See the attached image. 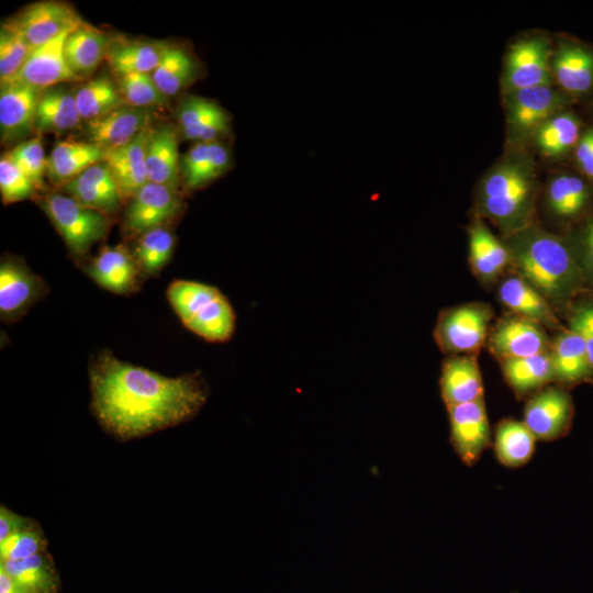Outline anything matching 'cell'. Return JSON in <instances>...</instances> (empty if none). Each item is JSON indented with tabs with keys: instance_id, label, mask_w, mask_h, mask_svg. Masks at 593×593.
Here are the masks:
<instances>
[{
	"instance_id": "41",
	"label": "cell",
	"mask_w": 593,
	"mask_h": 593,
	"mask_svg": "<svg viewBox=\"0 0 593 593\" xmlns=\"http://www.w3.org/2000/svg\"><path fill=\"white\" fill-rule=\"evenodd\" d=\"M118 87L124 104L134 108H163L169 103V98L158 89L150 74L119 76Z\"/></svg>"
},
{
	"instance_id": "50",
	"label": "cell",
	"mask_w": 593,
	"mask_h": 593,
	"mask_svg": "<svg viewBox=\"0 0 593 593\" xmlns=\"http://www.w3.org/2000/svg\"><path fill=\"white\" fill-rule=\"evenodd\" d=\"M0 593H30L0 568Z\"/></svg>"
},
{
	"instance_id": "14",
	"label": "cell",
	"mask_w": 593,
	"mask_h": 593,
	"mask_svg": "<svg viewBox=\"0 0 593 593\" xmlns=\"http://www.w3.org/2000/svg\"><path fill=\"white\" fill-rule=\"evenodd\" d=\"M184 139L200 142L225 141L231 133V118L215 101L187 96L176 112Z\"/></svg>"
},
{
	"instance_id": "5",
	"label": "cell",
	"mask_w": 593,
	"mask_h": 593,
	"mask_svg": "<svg viewBox=\"0 0 593 593\" xmlns=\"http://www.w3.org/2000/svg\"><path fill=\"white\" fill-rule=\"evenodd\" d=\"M41 205L75 256L88 253L110 228L107 214L83 206L67 194L47 193Z\"/></svg>"
},
{
	"instance_id": "10",
	"label": "cell",
	"mask_w": 593,
	"mask_h": 593,
	"mask_svg": "<svg viewBox=\"0 0 593 593\" xmlns=\"http://www.w3.org/2000/svg\"><path fill=\"white\" fill-rule=\"evenodd\" d=\"M488 347L501 361L549 351L551 344L541 325L511 313L493 327Z\"/></svg>"
},
{
	"instance_id": "35",
	"label": "cell",
	"mask_w": 593,
	"mask_h": 593,
	"mask_svg": "<svg viewBox=\"0 0 593 593\" xmlns=\"http://www.w3.org/2000/svg\"><path fill=\"white\" fill-rule=\"evenodd\" d=\"M582 134L580 118L572 111H562L546 121L533 135L541 155L561 158L573 152Z\"/></svg>"
},
{
	"instance_id": "22",
	"label": "cell",
	"mask_w": 593,
	"mask_h": 593,
	"mask_svg": "<svg viewBox=\"0 0 593 593\" xmlns=\"http://www.w3.org/2000/svg\"><path fill=\"white\" fill-rule=\"evenodd\" d=\"M231 148L225 141L195 143L181 158V176L189 190L201 189L232 167Z\"/></svg>"
},
{
	"instance_id": "17",
	"label": "cell",
	"mask_w": 593,
	"mask_h": 593,
	"mask_svg": "<svg viewBox=\"0 0 593 593\" xmlns=\"http://www.w3.org/2000/svg\"><path fill=\"white\" fill-rule=\"evenodd\" d=\"M45 284L22 260L4 258L0 265V314L13 321L44 293Z\"/></svg>"
},
{
	"instance_id": "18",
	"label": "cell",
	"mask_w": 593,
	"mask_h": 593,
	"mask_svg": "<svg viewBox=\"0 0 593 593\" xmlns=\"http://www.w3.org/2000/svg\"><path fill=\"white\" fill-rule=\"evenodd\" d=\"M571 414L570 395L560 388L547 387L528 400L524 411V423L536 439L550 440L567 429Z\"/></svg>"
},
{
	"instance_id": "38",
	"label": "cell",
	"mask_w": 593,
	"mask_h": 593,
	"mask_svg": "<svg viewBox=\"0 0 593 593\" xmlns=\"http://www.w3.org/2000/svg\"><path fill=\"white\" fill-rule=\"evenodd\" d=\"M0 568L30 593L57 592V574L44 552L21 560L1 561Z\"/></svg>"
},
{
	"instance_id": "16",
	"label": "cell",
	"mask_w": 593,
	"mask_h": 593,
	"mask_svg": "<svg viewBox=\"0 0 593 593\" xmlns=\"http://www.w3.org/2000/svg\"><path fill=\"white\" fill-rule=\"evenodd\" d=\"M551 72L560 90L570 98L593 91V47L562 40L551 56Z\"/></svg>"
},
{
	"instance_id": "15",
	"label": "cell",
	"mask_w": 593,
	"mask_h": 593,
	"mask_svg": "<svg viewBox=\"0 0 593 593\" xmlns=\"http://www.w3.org/2000/svg\"><path fill=\"white\" fill-rule=\"evenodd\" d=\"M148 109L123 104L103 116L86 122L87 142L104 153L120 148L149 128Z\"/></svg>"
},
{
	"instance_id": "26",
	"label": "cell",
	"mask_w": 593,
	"mask_h": 593,
	"mask_svg": "<svg viewBox=\"0 0 593 593\" xmlns=\"http://www.w3.org/2000/svg\"><path fill=\"white\" fill-rule=\"evenodd\" d=\"M180 160L175 127L164 124L152 130L146 150L148 181L177 190L181 175Z\"/></svg>"
},
{
	"instance_id": "9",
	"label": "cell",
	"mask_w": 593,
	"mask_h": 593,
	"mask_svg": "<svg viewBox=\"0 0 593 593\" xmlns=\"http://www.w3.org/2000/svg\"><path fill=\"white\" fill-rule=\"evenodd\" d=\"M7 22L32 48L83 23L70 4L55 0L32 3Z\"/></svg>"
},
{
	"instance_id": "23",
	"label": "cell",
	"mask_w": 593,
	"mask_h": 593,
	"mask_svg": "<svg viewBox=\"0 0 593 593\" xmlns=\"http://www.w3.org/2000/svg\"><path fill=\"white\" fill-rule=\"evenodd\" d=\"M497 298L517 316L549 328H561L552 305L517 273L505 277L497 288Z\"/></svg>"
},
{
	"instance_id": "3",
	"label": "cell",
	"mask_w": 593,
	"mask_h": 593,
	"mask_svg": "<svg viewBox=\"0 0 593 593\" xmlns=\"http://www.w3.org/2000/svg\"><path fill=\"white\" fill-rule=\"evenodd\" d=\"M536 197L533 160L525 154L511 153L482 178L477 206L482 216L510 236L534 225Z\"/></svg>"
},
{
	"instance_id": "7",
	"label": "cell",
	"mask_w": 593,
	"mask_h": 593,
	"mask_svg": "<svg viewBox=\"0 0 593 593\" xmlns=\"http://www.w3.org/2000/svg\"><path fill=\"white\" fill-rule=\"evenodd\" d=\"M571 98L552 85L536 86L505 94V114L510 135L519 142L556 114L568 110Z\"/></svg>"
},
{
	"instance_id": "21",
	"label": "cell",
	"mask_w": 593,
	"mask_h": 593,
	"mask_svg": "<svg viewBox=\"0 0 593 593\" xmlns=\"http://www.w3.org/2000/svg\"><path fill=\"white\" fill-rule=\"evenodd\" d=\"M468 234L472 272L483 283L496 281L507 267H512L508 247L480 219L470 224Z\"/></svg>"
},
{
	"instance_id": "45",
	"label": "cell",
	"mask_w": 593,
	"mask_h": 593,
	"mask_svg": "<svg viewBox=\"0 0 593 593\" xmlns=\"http://www.w3.org/2000/svg\"><path fill=\"white\" fill-rule=\"evenodd\" d=\"M36 187L5 156L0 159V192L3 203H13L32 197Z\"/></svg>"
},
{
	"instance_id": "19",
	"label": "cell",
	"mask_w": 593,
	"mask_h": 593,
	"mask_svg": "<svg viewBox=\"0 0 593 593\" xmlns=\"http://www.w3.org/2000/svg\"><path fill=\"white\" fill-rule=\"evenodd\" d=\"M67 195L83 206L104 214L115 212L122 202L121 190L104 160L99 161L63 184Z\"/></svg>"
},
{
	"instance_id": "51",
	"label": "cell",
	"mask_w": 593,
	"mask_h": 593,
	"mask_svg": "<svg viewBox=\"0 0 593 593\" xmlns=\"http://www.w3.org/2000/svg\"><path fill=\"white\" fill-rule=\"evenodd\" d=\"M593 374V373H592Z\"/></svg>"
},
{
	"instance_id": "6",
	"label": "cell",
	"mask_w": 593,
	"mask_h": 593,
	"mask_svg": "<svg viewBox=\"0 0 593 593\" xmlns=\"http://www.w3.org/2000/svg\"><path fill=\"white\" fill-rule=\"evenodd\" d=\"M492 317V307L481 302L445 309L437 318L435 340L450 356L475 355L488 340Z\"/></svg>"
},
{
	"instance_id": "39",
	"label": "cell",
	"mask_w": 593,
	"mask_h": 593,
	"mask_svg": "<svg viewBox=\"0 0 593 593\" xmlns=\"http://www.w3.org/2000/svg\"><path fill=\"white\" fill-rule=\"evenodd\" d=\"M74 94L78 113L86 122L124 104L118 85L108 76H99L85 82Z\"/></svg>"
},
{
	"instance_id": "32",
	"label": "cell",
	"mask_w": 593,
	"mask_h": 593,
	"mask_svg": "<svg viewBox=\"0 0 593 593\" xmlns=\"http://www.w3.org/2000/svg\"><path fill=\"white\" fill-rule=\"evenodd\" d=\"M550 355L557 381L574 383L592 374L585 343L571 328L558 334L551 344Z\"/></svg>"
},
{
	"instance_id": "28",
	"label": "cell",
	"mask_w": 593,
	"mask_h": 593,
	"mask_svg": "<svg viewBox=\"0 0 593 593\" xmlns=\"http://www.w3.org/2000/svg\"><path fill=\"white\" fill-rule=\"evenodd\" d=\"M111 41L101 30L81 23L69 32L65 41L64 52L68 66L81 78L91 74L105 58Z\"/></svg>"
},
{
	"instance_id": "42",
	"label": "cell",
	"mask_w": 593,
	"mask_h": 593,
	"mask_svg": "<svg viewBox=\"0 0 593 593\" xmlns=\"http://www.w3.org/2000/svg\"><path fill=\"white\" fill-rule=\"evenodd\" d=\"M33 48L8 23L0 31V79L1 85L12 80L30 56Z\"/></svg>"
},
{
	"instance_id": "12",
	"label": "cell",
	"mask_w": 593,
	"mask_h": 593,
	"mask_svg": "<svg viewBox=\"0 0 593 593\" xmlns=\"http://www.w3.org/2000/svg\"><path fill=\"white\" fill-rule=\"evenodd\" d=\"M70 31H65L52 41L33 48L20 71L8 82H21L43 90L60 82L81 81L83 78L70 69L65 57L64 45Z\"/></svg>"
},
{
	"instance_id": "36",
	"label": "cell",
	"mask_w": 593,
	"mask_h": 593,
	"mask_svg": "<svg viewBox=\"0 0 593 593\" xmlns=\"http://www.w3.org/2000/svg\"><path fill=\"white\" fill-rule=\"evenodd\" d=\"M503 374L518 396L537 392L555 380L550 350L525 358L501 360Z\"/></svg>"
},
{
	"instance_id": "33",
	"label": "cell",
	"mask_w": 593,
	"mask_h": 593,
	"mask_svg": "<svg viewBox=\"0 0 593 593\" xmlns=\"http://www.w3.org/2000/svg\"><path fill=\"white\" fill-rule=\"evenodd\" d=\"M81 118L75 94L63 88L41 92L34 122L37 133H63L76 128Z\"/></svg>"
},
{
	"instance_id": "13",
	"label": "cell",
	"mask_w": 593,
	"mask_h": 593,
	"mask_svg": "<svg viewBox=\"0 0 593 593\" xmlns=\"http://www.w3.org/2000/svg\"><path fill=\"white\" fill-rule=\"evenodd\" d=\"M451 443L466 465L474 463L490 444V427L483 400L447 406Z\"/></svg>"
},
{
	"instance_id": "40",
	"label": "cell",
	"mask_w": 593,
	"mask_h": 593,
	"mask_svg": "<svg viewBox=\"0 0 593 593\" xmlns=\"http://www.w3.org/2000/svg\"><path fill=\"white\" fill-rule=\"evenodd\" d=\"M174 246V235L161 226L143 233L134 254L141 268L145 272L154 275L167 264Z\"/></svg>"
},
{
	"instance_id": "8",
	"label": "cell",
	"mask_w": 593,
	"mask_h": 593,
	"mask_svg": "<svg viewBox=\"0 0 593 593\" xmlns=\"http://www.w3.org/2000/svg\"><path fill=\"white\" fill-rule=\"evenodd\" d=\"M551 56L549 43L542 36H532L514 43L505 56L503 93L552 85Z\"/></svg>"
},
{
	"instance_id": "37",
	"label": "cell",
	"mask_w": 593,
	"mask_h": 593,
	"mask_svg": "<svg viewBox=\"0 0 593 593\" xmlns=\"http://www.w3.org/2000/svg\"><path fill=\"white\" fill-rule=\"evenodd\" d=\"M536 437L524 422L503 419L495 429V452L505 466L519 467L526 463L535 450Z\"/></svg>"
},
{
	"instance_id": "30",
	"label": "cell",
	"mask_w": 593,
	"mask_h": 593,
	"mask_svg": "<svg viewBox=\"0 0 593 593\" xmlns=\"http://www.w3.org/2000/svg\"><path fill=\"white\" fill-rule=\"evenodd\" d=\"M87 272L99 286L115 293H127L136 281L134 259L121 245L103 247Z\"/></svg>"
},
{
	"instance_id": "44",
	"label": "cell",
	"mask_w": 593,
	"mask_h": 593,
	"mask_svg": "<svg viewBox=\"0 0 593 593\" xmlns=\"http://www.w3.org/2000/svg\"><path fill=\"white\" fill-rule=\"evenodd\" d=\"M46 544L38 526L15 533L0 541L1 561L21 560L42 553Z\"/></svg>"
},
{
	"instance_id": "46",
	"label": "cell",
	"mask_w": 593,
	"mask_h": 593,
	"mask_svg": "<svg viewBox=\"0 0 593 593\" xmlns=\"http://www.w3.org/2000/svg\"><path fill=\"white\" fill-rule=\"evenodd\" d=\"M585 283H593V217L578 225L566 238Z\"/></svg>"
},
{
	"instance_id": "4",
	"label": "cell",
	"mask_w": 593,
	"mask_h": 593,
	"mask_svg": "<svg viewBox=\"0 0 593 593\" xmlns=\"http://www.w3.org/2000/svg\"><path fill=\"white\" fill-rule=\"evenodd\" d=\"M168 300L183 325L209 342H225L235 329V313L215 287L177 280L167 290Z\"/></svg>"
},
{
	"instance_id": "11",
	"label": "cell",
	"mask_w": 593,
	"mask_h": 593,
	"mask_svg": "<svg viewBox=\"0 0 593 593\" xmlns=\"http://www.w3.org/2000/svg\"><path fill=\"white\" fill-rule=\"evenodd\" d=\"M182 208L177 190L147 182L133 197L125 212V226L133 233H145L161 227Z\"/></svg>"
},
{
	"instance_id": "29",
	"label": "cell",
	"mask_w": 593,
	"mask_h": 593,
	"mask_svg": "<svg viewBox=\"0 0 593 593\" xmlns=\"http://www.w3.org/2000/svg\"><path fill=\"white\" fill-rule=\"evenodd\" d=\"M591 199L592 186L581 175L560 174L549 180L546 189L549 211L563 221L583 214Z\"/></svg>"
},
{
	"instance_id": "25",
	"label": "cell",
	"mask_w": 593,
	"mask_h": 593,
	"mask_svg": "<svg viewBox=\"0 0 593 593\" xmlns=\"http://www.w3.org/2000/svg\"><path fill=\"white\" fill-rule=\"evenodd\" d=\"M440 390L446 406L483 400V382L475 355L447 358L441 368Z\"/></svg>"
},
{
	"instance_id": "31",
	"label": "cell",
	"mask_w": 593,
	"mask_h": 593,
	"mask_svg": "<svg viewBox=\"0 0 593 593\" xmlns=\"http://www.w3.org/2000/svg\"><path fill=\"white\" fill-rule=\"evenodd\" d=\"M165 47L166 45L161 43L112 40L105 59L118 77L130 74H152L158 66Z\"/></svg>"
},
{
	"instance_id": "1",
	"label": "cell",
	"mask_w": 593,
	"mask_h": 593,
	"mask_svg": "<svg viewBox=\"0 0 593 593\" xmlns=\"http://www.w3.org/2000/svg\"><path fill=\"white\" fill-rule=\"evenodd\" d=\"M91 405L100 424L122 439L192 418L208 399L199 373L176 378L102 354L90 370Z\"/></svg>"
},
{
	"instance_id": "49",
	"label": "cell",
	"mask_w": 593,
	"mask_h": 593,
	"mask_svg": "<svg viewBox=\"0 0 593 593\" xmlns=\"http://www.w3.org/2000/svg\"><path fill=\"white\" fill-rule=\"evenodd\" d=\"M37 525L30 518L16 515L4 506L0 511V541L7 537Z\"/></svg>"
},
{
	"instance_id": "24",
	"label": "cell",
	"mask_w": 593,
	"mask_h": 593,
	"mask_svg": "<svg viewBox=\"0 0 593 593\" xmlns=\"http://www.w3.org/2000/svg\"><path fill=\"white\" fill-rule=\"evenodd\" d=\"M152 130L139 133L128 144L104 153V163L112 172L121 193L133 197L148 182L146 169V150Z\"/></svg>"
},
{
	"instance_id": "47",
	"label": "cell",
	"mask_w": 593,
	"mask_h": 593,
	"mask_svg": "<svg viewBox=\"0 0 593 593\" xmlns=\"http://www.w3.org/2000/svg\"><path fill=\"white\" fill-rule=\"evenodd\" d=\"M569 328L577 332L584 340L593 373V301L578 305L569 320Z\"/></svg>"
},
{
	"instance_id": "20",
	"label": "cell",
	"mask_w": 593,
	"mask_h": 593,
	"mask_svg": "<svg viewBox=\"0 0 593 593\" xmlns=\"http://www.w3.org/2000/svg\"><path fill=\"white\" fill-rule=\"evenodd\" d=\"M41 90L21 82L1 85L0 131L1 141L12 142L27 135L34 128Z\"/></svg>"
},
{
	"instance_id": "34",
	"label": "cell",
	"mask_w": 593,
	"mask_h": 593,
	"mask_svg": "<svg viewBox=\"0 0 593 593\" xmlns=\"http://www.w3.org/2000/svg\"><path fill=\"white\" fill-rule=\"evenodd\" d=\"M200 68L187 48L166 45L158 66L150 75L158 89L169 98L192 83L200 76Z\"/></svg>"
},
{
	"instance_id": "43",
	"label": "cell",
	"mask_w": 593,
	"mask_h": 593,
	"mask_svg": "<svg viewBox=\"0 0 593 593\" xmlns=\"http://www.w3.org/2000/svg\"><path fill=\"white\" fill-rule=\"evenodd\" d=\"M36 187L44 184L47 170L44 148L40 136L21 142L4 154Z\"/></svg>"
},
{
	"instance_id": "2",
	"label": "cell",
	"mask_w": 593,
	"mask_h": 593,
	"mask_svg": "<svg viewBox=\"0 0 593 593\" xmlns=\"http://www.w3.org/2000/svg\"><path fill=\"white\" fill-rule=\"evenodd\" d=\"M504 243L516 273L551 305L568 304L585 284L566 238L532 225Z\"/></svg>"
},
{
	"instance_id": "27",
	"label": "cell",
	"mask_w": 593,
	"mask_h": 593,
	"mask_svg": "<svg viewBox=\"0 0 593 593\" xmlns=\"http://www.w3.org/2000/svg\"><path fill=\"white\" fill-rule=\"evenodd\" d=\"M104 152L89 142H58L47 158L46 175L54 184H65L90 166L102 161Z\"/></svg>"
},
{
	"instance_id": "48",
	"label": "cell",
	"mask_w": 593,
	"mask_h": 593,
	"mask_svg": "<svg viewBox=\"0 0 593 593\" xmlns=\"http://www.w3.org/2000/svg\"><path fill=\"white\" fill-rule=\"evenodd\" d=\"M573 156L580 175L593 187V125L582 131Z\"/></svg>"
}]
</instances>
